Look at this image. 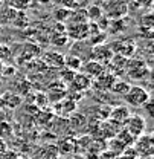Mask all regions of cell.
Wrapping results in <instances>:
<instances>
[{
    "instance_id": "cell-1",
    "label": "cell",
    "mask_w": 154,
    "mask_h": 159,
    "mask_svg": "<svg viewBox=\"0 0 154 159\" xmlns=\"http://www.w3.org/2000/svg\"><path fill=\"white\" fill-rule=\"evenodd\" d=\"M102 12L108 20L124 19L130 12V3L128 0H104Z\"/></svg>"
},
{
    "instance_id": "cell-2",
    "label": "cell",
    "mask_w": 154,
    "mask_h": 159,
    "mask_svg": "<svg viewBox=\"0 0 154 159\" xmlns=\"http://www.w3.org/2000/svg\"><path fill=\"white\" fill-rule=\"evenodd\" d=\"M150 74H151V67L143 58H128L124 75H127L133 81H142Z\"/></svg>"
},
{
    "instance_id": "cell-3",
    "label": "cell",
    "mask_w": 154,
    "mask_h": 159,
    "mask_svg": "<svg viewBox=\"0 0 154 159\" xmlns=\"http://www.w3.org/2000/svg\"><path fill=\"white\" fill-rule=\"evenodd\" d=\"M124 99L131 107H143L151 99V93L142 86H133L131 84L128 92L124 95Z\"/></svg>"
},
{
    "instance_id": "cell-4",
    "label": "cell",
    "mask_w": 154,
    "mask_h": 159,
    "mask_svg": "<svg viewBox=\"0 0 154 159\" xmlns=\"http://www.w3.org/2000/svg\"><path fill=\"white\" fill-rule=\"evenodd\" d=\"M108 48L116 55H121V57H125V58H133V55L136 54V49H137V44L133 39L127 37V39L113 41Z\"/></svg>"
},
{
    "instance_id": "cell-5",
    "label": "cell",
    "mask_w": 154,
    "mask_h": 159,
    "mask_svg": "<svg viewBox=\"0 0 154 159\" xmlns=\"http://www.w3.org/2000/svg\"><path fill=\"white\" fill-rule=\"evenodd\" d=\"M124 129L133 136V138H139L140 135H143L145 129H147V121L142 115L134 113V115H130L127 121L124 122Z\"/></svg>"
},
{
    "instance_id": "cell-6",
    "label": "cell",
    "mask_w": 154,
    "mask_h": 159,
    "mask_svg": "<svg viewBox=\"0 0 154 159\" xmlns=\"http://www.w3.org/2000/svg\"><path fill=\"white\" fill-rule=\"evenodd\" d=\"M66 35L67 39L73 40H87L89 39V21L87 23H69L66 25Z\"/></svg>"
},
{
    "instance_id": "cell-7",
    "label": "cell",
    "mask_w": 154,
    "mask_h": 159,
    "mask_svg": "<svg viewBox=\"0 0 154 159\" xmlns=\"http://www.w3.org/2000/svg\"><path fill=\"white\" fill-rule=\"evenodd\" d=\"M116 80H117V77L105 69L101 75H98L96 78H93V81H92V87H95V89L101 90V92H108V90L113 87V84H115Z\"/></svg>"
},
{
    "instance_id": "cell-8",
    "label": "cell",
    "mask_w": 154,
    "mask_h": 159,
    "mask_svg": "<svg viewBox=\"0 0 154 159\" xmlns=\"http://www.w3.org/2000/svg\"><path fill=\"white\" fill-rule=\"evenodd\" d=\"M134 150L136 153L142 158H150L153 155V136L151 135H140L139 138H136Z\"/></svg>"
},
{
    "instance_id": "cell-9",
    "label": "cell",
    "mask_w": 154,
    "mask_h": 159,
    "mask_svg": "<svg viewBox=\"0 0 154 159\" xmlns=\"http://www.w3.org/2000/svg\"><path fill=\"white\" fill-rule=\"evenodd\" d=\"M113 52H112V49L104 43V44H96V46H93V49H92V52H90V57L92 60H95L98 63H101V64H104V66H107L108 64V61L113 58Z\"/></svg>"
},
{
    "instance_id": "cell-10",
    "label": "cell",
    "mask_w": 154,
    "mask_h": 159,
    "mask_svg": "<svg viewBox=\"0 0 154 159\" xmlns=\"http://www.w3.org/2000/svg\"><path fill=\"white\" fill-rule=\"evenodd\" d=\"M92 81L93 80L90 78V77H87L86 74H82V72H77L75 74V77L73 80L70 81V92H78V93H82V92H86V90H89L90 87H92Z\"/></svg>"
},
{
    "instance_id": "cell-11",
    "label": "cell",
    "mask_w": 154,
    "mask_h": 159,
    "mask_svg": "<svg viewBox=\"0 0 154 159\" xmlns=\"http://www.w3.org/2000/svg\"><path fill=\"white\" fill-rule=\"evenodd\" d=\"M43 63H44V66L61 69V67H64V55L57 51H47L43 54Z\"/></svg>"
},
{
    "instance_id": "cell-12",
    "label": "cell",
    "mask_w": 154,
    "mask_h": 159,
    "mask_svg": "<svg viewBox=\"0 0 154 159\" xmlns=\"http://www.w3.org/2000/svg\"><path fill=\"white\" fill-rule=\"evenodd\" d=\"M81 70H82V74H86L87 77H90V78L93 80L105 70V66L101 64V63H98V61H95V60H89V61L82 63Z\"/></svg>"
},
{
    "instance_id": "cell-13",
    "label": "cell",
    "mask_w": 154,
    "mask_h": 159,
    "mask_svg": "<svg viewBox=\"0 0 154 159\" xmlns=\"http://www.w3.org/2000/svg\"><path fill=\"white\" fill-rule=\"evenodd\" d=\"M130 115H131V113H130V109H128L127 106H117V107H113V109L110 110L108 119L115 121L119 125L124 127V122L127 121V118H128Z\"/></svg>"
},
{
    "instance_id": "cell-14",
    "label": "cell",
    "mask_w": 154,
    "mask_h": 159,
    "mask_svg": "<svg viewBox=\"0 0 154 159\" xmlns=\"http://www.w3.org/2000/svg\"><path fill=\"white\" fill-rule=\"evenodd\" d=\"M77 107H78V102L75 101V99H72V97H69V98H63L57 106L58 112H59L61 115H64V116H70L72 113H75Z\"/></svg>"
},
{
    "instance_id": "cell-15",
    "label": "cell",
    "mask_w": 154,
    "mask_h": 159,
    "mask_svg": "<svg viewBox=\"0 0 154 159\" xmlns=\"http://www.w3.org/2000/svg\"><path fill=\"white\" fill-rule=\"evenodd\" d=\"M21 104V97L12 92H6L0 97V107H6L8 109H17Z\"/></svg>"
},
{
    "instance_id": "cell-16",
    "label": "cell",
    "mask_w": 154,
    "mask_h": 159,
    "mask_svg": "<svg viewBox=\"0 0 154 159\" xmlns=\"http://www.w3.org/2000/svg\"><path fill=\"white\" fill-rule=\"evenodd\" d=\"M139 28H140V31H142V35H147V39H151L153 37V14L151 12H147V14H143L142 16V19L139 21Z\"/></svg>"
},
{
    "instance_id": "cell-17",
    "label": "cell",
    "mask_w": 154,
    "mask_h": 159,
    "mask_svg": "<svg viewBox=\"0 0 154 159\" xmlns=\"http://www.w3.org/2000/svg\"><path fill=\"white\" fill-rule=\"evenodd\" d=\"M108 32L110 34H122V32H125L127 31V28H128V19L127 17H124V19H117V20H110L108 21Z\"/></svg>"
},
{
    "instance_id": "cell-18",
    "label": "cell",
    "mask_w": 154,
    "mask_h": 159,
    "mask_svg": "<svg viewBox=\"0 0 154 159\" xmlns=\"http://www.w3.org/2000/svg\"><path fill=\"white\" fill-rule=\"evenodd\" d=\"M87 21H89V19H87V11H86V8L78 6L75 9H72L69 23H87Z\"/></svg>"
},
{
    "instance_id": "cell-19",
    "label": "cell",
    "mask_w": 154,
    "mask_h": 159,
    "mask_svg": "<svg viewBox=\"0 0 154 159\" xmlns=\"http://www.w3.org/2000/svg\"><path fill=\"white\" fill-rule=\"evenodd\" d=\"M86 11H87V19H89V21L96 23L98 20H101L104 17L102 6H99V5H90L89 8H86Z\"/></svg>"
},
{
    "instance_id": "cell-20",
    "label": "cell",
    "mask_w": 154,
    "mask_h": 159,
    "mask_svg": "<svg viewBox=\"0 0 154 159\" xmlns=\"http://www.w3.org/2000/svg\"><path fill=\"white\" fill-rule=\"evenodd\" d=\"M69 122H70V127H72V129L81 130V129H84V127L87 125V118H86L84 115H81V113H77V112H75V113L70 115Z\"/></svg>"
},
{
    "instance_id": "cell-21",
    "label": "cell",
    "mask_w": 154,
    "mask_h": 159,
    "mask_svg": "<svg viewBox=\"0 0 154 159\" xmlns=\"http://www.w3.org/2000/svg\"><path fill=\"white\" fill-rule=\"evenodd\" d=\"M81 66H82V60L77 57V55H69V57H64V67L73 70V72H79L81 70Z\"/></svg>"
},
{
    "instance_id": "cell-22",
    "label": "cell",
    "mask_w": 154,
    "mask_h": 159,
    "mask_svg": "<svg viewBox=\"0 0 154 159\" xmlns=\"http://www.w3.org/2000/svg\"><path fill=\"white\" fill-rule=\"evenodd\" d=\"M130 83L128 81H124V80H116L115 84H113V87L110 89V92H113L116 95H121V97H124L127 92H128V89H130Z\"/></svg>"
},
{
    "instance_id": "cell-23",
    "label": "cell",
    "mask_w": 154,
    "mask_h": 159,
    "mask_svg": "<svg viewBox=\"0 0 154 159\" xmlns=\"http://www.w3.org/2000/svg\"><path fill=\"white\" fill-rule=\"evenodd\" d=\"M34 0H8V6L15 9V11H28L32 6Z\"/></svg>"
},
{
    "instance_id": "cell-24",
    "label": "cell",
    "mask_w": 154,
    "mask_h": 159,
    "mask_svg": "<svg viewBox=\"0 0 154 159\" xmlns=\"http://www.w3.org/2000/svg\"><path fill=\"white\" fill-rule=\"evenodd\" d=\"M70 14H72V9H67V8H63V6H59L54 11V17L57 19L58 23H66L70 19Z\"/></svg>"
},
{
    "instance_id": "cell-25",
    "label": "cell",
    "mask_w": 154,
    "mask_h": 159,
    "mask_svg": "<svg viewBox=\"0 0 154 159\" xmlns=\"http://www.w3.org/2000/svg\"><path fill=\"white\" fill-rule=\"evenodd\" d=\"M75 74L77 72H73V70H70V69H67V67H61L59 69V83H63V84H70V81L73 80L75 77Z\"/></svg>"
},
{
    "instance_id": "cell-26",
    "label": "cell",
    "mask_w": 154,
    "mask_h": 159,
    "mask_svg": "<svg viewBox=\"0 0 154 159\" xmlns=\"http://www.w3.org/2000/svg\"><path fill=\"white\" fill-rule=\"evenodd\" d=\"M11 25H12V26H17V28H24V26H28V25H29V19H28L26 12H24V11H19L17 16H15V19L12 20Z\"/></svg>"
},
{
    "instance_id": "cell-27",
    "label": "cell",
    "mask_w": 154,
    "mask_h": 159,
    "mask_svg": "<svg viewBox=\"0 0 154 159\" xmlns=\"http://www.w3.org/2000/svg\"><path fill=\"white\" fill-rule=\"evenodd\" d=\"M151 6H153V0H133V9H142V11H147L150 12L151 11Z\"/></svg>"
},
{
    "instance_id": "cell-28",
    "label": "cell",
    "mask_w": 154,
    "mask_h": 159,
    "mask_svg": "<svg viewBox=\"0 0 154 159\" xmlns=\"http://www.w3.org/2000/svg\"><path fill=\"white\" fill-rule=\"evenodd\" d=\"M12 136V125L8 121H0V138L6 139Z\"/></svg>"
},
{
    "instance_id": "cell-29",
    "label": "cell",
    "mask_w": 154,
    "mask_h": 159,
    "mask_svg": "<svg viewBox=\"0 0 154 159\" xmlns=\"http://www.w3.org/2000/svg\"><path fill=\"white\" fill-rule=\"evenodd\" d=\"M67 41H69V39H67V35L64 32H57V35L51 37V43L54 46H66Z\"/></svg>"
},
{
    "instance_id": "cell-30",
    "label": "cell",
    "mask_w": 154,
    "mask_h": 159,
    "mask_svg": "<svg viewBox=\"0 0 154 159\" xmlns=\"http://www.w3.org/2000/svg\"><path fill=\"white\" fill-rule=\"evenodd\" d=\"M105 40H107V34H105L104 31H101V32H98V34H95V35H92L90 41H92L93 46H96V44H104Z\"/></svg>"
},
{
    "instance_id": "cell-31",
    "label": "cell",
    "mask_w": 154,
    "mask_h": 159,
    "mask_svg": "<svg viewBox=\"0 0 154 159\" xmlns=\"http://www.w3.org/2000/svg\"><path fill=\"white\" fill-rule=\"evenodd\" d=\"M9 58H11V49L6 44H2L0 43V63L8 61Z\"/></svg>"
},
{
    "instance_id": "cell-32",
    "label": "cell",
    "mask_w": 154,
    "mask_h": 159,
    "mask_svg": "<svg viewBox=\"0 0 154 159\" xmlns=\"http://www.w3.org/2000/svg\"><path fill=\"white\" fill-rule=\"evenodd\" d=\"M59 6H63V8H67V9H75L79 6V3H78V0H55Z\"/></svg>"
},
{
    "instance_id": "cell-33",
    "label": "cell",
    "mask_w": 154,
    "mask_h": 159,
    "mask_svg": "<svg viewBox=\"0 0 154 159\" xmlns=\"http://www.w3.org/2000/svg\"><path fill=\"white\" fill-rule=\"evenodd\" d=\"M6 147H8V145H6V141L0 138V155H3V153H5L6 150H8Z\"/></svg>"
},
{
    "instance_id": "cell-34",
    "label": "cell",
    "mask_w": 154,
    "mask_h": 159,
    "mask_svg": "<svg viewBox=\"0 0 154 159\" xmlns=\"http://www.w3.org/2000/svg\"><path fill=\"white\" fill-rule=\"evenodd\" d=\"M37 2H38V3H41V5H49L52 0H37Z\"/></svg>"
},
{
    "instance_id": "cell-35",
    "label": "cell",
    "mask_w": 154,
    "mask_h": 159,
    "mask_svg": "<svg viewBox=\"0 0 154 159\" xmlns=\"http://www.w3.org/2000/svg\"><path fill=\"white\" fill-rule=\"evenodd\" d=\"M2 6H3V0H0V11H2Z\"/></svg>"
},
{
    "instance_id": "cell-36",
    "label": "cell",
    "mask_w": 154,
    "mask_h": 159,
    "mask_svg": "<svg viewBox=\"0 0 154 159\" xmlns=\"http://www.w3.org/2000/svg\"><path fill=\"white\" fill-rule=\"evenodd\" d=\"M0 34H2V23H0Z\"/></svg>"
},
{
    "instance_id": "cell-37",
    "label": "cell",
    "mask_w": 154,
    "mask_h": 159,
    "mask_svg": "<svg viewBox=\"0 0 154 159\" xmlns=\"http://www.w3.org/2000/svg\"><path fill=\"white\" fill-rule=\"evenodd\" d=\"M0 159H3V155H0Z\"/></svg>"
}]
</instances>
